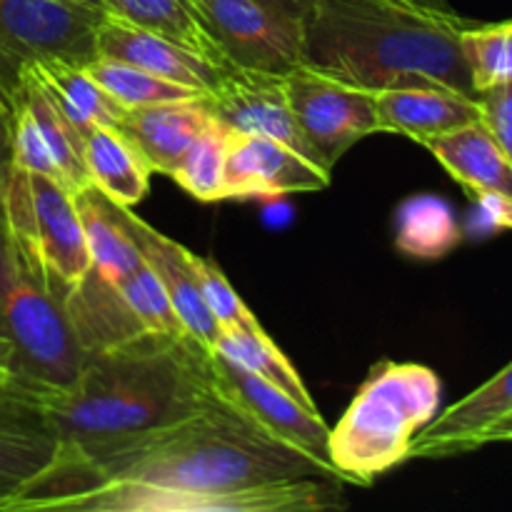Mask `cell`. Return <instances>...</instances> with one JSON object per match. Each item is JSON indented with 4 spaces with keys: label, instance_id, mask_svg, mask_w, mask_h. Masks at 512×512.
Returning a JSON list of instances; mask_svg holds the SVG:
<instances>
[{
    "label": "cell",
    "instance_id": "27",
    "mask_svg": "<svg viewBox=\"0 0 512 512\" xmlns=\"http://www.w3.org/2000/svg\"><path fill=\"white\" fill-rule=\"evenodd\" d=\"M215 350H220L225 358L235 360L243 368L258 373L268 383L278 385L290 398L298 400L303 408L318 410L308 385L303 383L295 365L285 358L283 350L275 345V340L265 330H255V333L253 330H220Z\"/></svg>",
    "mask_w": 512,
    "mask_h": 512
},
{
    "label": "cell",
    "instance_id": "32",
    "mask_svg": "<svg viewBox=\"0 0 512 512\" xmlns=\"http://www.w3.org/2000/svg\"><path fill=\"white\" fill-rule=\"evenodd\" d=\"M195 273H198L200 288H203L205 303H208L210 313L218 320L220 330H265L260 320L250 313L248 305L243 303L228 278L223 275L220 265L213 258H200L193 253Z\"/></svg>",
    "mask_w": 512,
    "mask_h": 512
},
{
    "label": "cell",
    "instance_id": "37",
    "mask_svg": "<svg viewBox=\"0 0 512 512\" xmlns=\"http://www.w3.org/2000/svg\"><path fill=\"white\" fill-rule=\"evenodd\" d=\"M512 440V413L508 418L498 420L495 425H490L483 435H480V448L490 443H510Z\"/></svg>",
    "mask_w": 512,
    "mask_h": 512
},
{
    "label": "cell",
    "instance_id": "22",
    "mask_svg": "<svg viewBox=\"0 0 512 512\" xmlns=\"http://www.w3.org/2000/svg\"><path fill=\"white\" fill-rule=\"evenodd\" d=\"M13 100H20L30 110L35 123H38L40 133H43L45 143H48L50 155H53L55 165H58L60 180H63L65 188L75 193V190L90 185L88 168H85L83 135L70 123L68 115L58 105V100L50 95V90L45 88V83L35 75L33 68L23 70L10 103Z\"/></svg>",
    "mask_w": 512,
    "mask_h": 512
},
{
    "label": "cell",
    "instance_id": "36",
    "mask_svg": "<svg viewBox=\"0 0 512 512\" xmlns=\"http://www.w3.org/2000/svg\"><path fill=\"white\" fill-rule=\"evenodd\" d=\"M258 3L265 5V8L275 10V13L288 15V18L305 20V15L310 13L315 0H258Z\"/></svg>",
    "mask_w": 512,
    "mask_h": 512
},
{
    "label": "cell",
    "instance_id": "39",
    "mask_svg": "<svg viewBox=\"0 0 512 512\" xmlns=\"http://www.w3.org/2000/svg\"><path fill=\"white\" fill-rule=\"evenodd\" d=\"M405 3L423 5V8H433V10H453L448 5V0H405Z\"/></svg>",
    "mask_w": 512,
    "mask_h": 512
},
{
    "label": "cell",
    "instance_id": "38",
    "mask_svg": "<svg viewBox=\"0 0 512 512\" xmlns=\"http://www.w3.org/2000/svg\"><path fill=\"white\" fill-rule=\"evenodd\" d=\"M13 383V368H10V350L8 345L0 340V388Z\"/></svg>",
    "mask_w": 512,
    "mask_h": 512
},
{
    "label": "cell",
    "instance_id": "14",
    "mask_svg": "<svg viewBox=\"0 0 512 512\" xmlns=\"http://www.w3.org/2000/svg\"><path fill=\"white\" fill-rule=\"evenodd\" d=\"M58 455V438L35 390L13 380L0 388V505L28 488Z\"/></svg>",
    "mask_w": 512,
    "mask_h": 512
},
{
    "label": "cell",
    "instance_id": "19",
    "mask_svg": "<svg viewBox=\"0 0 512 512\" xmlns=\"http://www.w3.org/2000/svg\"><path fill=\"white\" fill-rule=\"evenodd\" d=\"M213 120L205 95L190 100L145 105L125 110L118 128L133 140L140 153L153 165V173L173 175L183 155Z\"/></svg>",
    "mask_w": 512,
    "mask_h": 512
},
{
    "label": "cell",
    "instance_id": "13",
    "mask_svg": "<svg viewBox=\"0 0 512 512\" xmlns=\"http://www.w3.org/2000/svg\"><path fill=\"white\" fill-rule=\"evenodd\" d=\"M123 225L125 233L130 235V240L138 245L145 263L153 268V273L158 275L160 283H163L165 293H168L170 303H173L175 315L180 318L185 335H188L193 343H198L200 348L215 350L220 338V325L218 320L213 318V313H210L208 303H205L203 288H200L198 273H195L193 265V253H190L188 248H183L180 243H175V240H170L168 235L150 228L145 220H140L138 215L130 208H125V205Z\"/></svg>",
    "mask_w": 512,
    "mask_h": 512
},
{
    "label": "cell",
    "instance_id": "31",
    "mask_svg": "<svg viewBox=\"0 0 512 512\" xmlns=\"http://www.w3.org/2000/svg\"><path fill=\"white\" fill-rule=\"evenodd\" d=\"M115 283L120 285L125 300H128L130 308L135 310V315L143 320L150 333L168 335V338H188L163 283L145 260H140L128 275H123Z\"/></svg>",
    "mask_w": 512,
    "mask_h": 512
},
{
    "label": "cell",
    "instance_id": "16",
    "mask_svg": "<svg viewBox=\"0 0 512 512\" xmlns=\"http://www.w3.org/2000/svg\"><path fill=\"white\" fill-rule=\"evenodd\" d=\"M512 413V363L448 410L435 415L410 443L408 460L475 453L480 435Z\"/></svg>",
    "mask_w": 512,
    "mask_h": 512
},
{
    "label": "cell",
    "instance_id": "8",
    "mask_svg": "<svg viewBox=\"0 0 512 512\" xmlns=\"http://www.w3.org/2000/svg\"><path fill=\"white\" fill-rule=\"evenodd\" d=\"M283 83L305 143L330 173L358 140L380 133L373 90L350 85L303 63L285 73Z\"/></svg>",
    "mask_w": 512,
    "mask_h": 512
},
{
    "label": "cell",
    "instance_id": "23",
    "mask_svg": "<svg viewBox=\"0 0 512 512\" xmlns=\"http://www.w3.org/2000/svg\"><path fill=\"white\" fill-rule=\"evenodd\" d=\"M73 195L88 243L90 265L108 278L120 280L143 260L138 245L125 233L123 205L110 200L93 183L75 190Z\"/></svg>",
    "mask_w": 512,
    "mask_h": 512
},
{
    "label": "cell",
    "instance_id": "28",
    "mask_svg": "<svg viewBox=\"0 0 512 512\" xmlns=\"http://www.w3.org/2000/svg\"><path fill=\"white\" fill-rule=\"evenodd\" d=\"M85 70L125 110L145 108V105L155 103H170V100H190L205 95L203 90L170 83V80L158 78V75L118 58H103V55H98L93 63L85 65Z\"/></svg>",
    "mask_w": 512,
    "mask_h": 512
},
{
    "label": "cell",
    "instance_id": "4",
    "mask_svg": "<svg viewBox=\"0 0 512 512\" xmlns=\"http://www.w3.org/2000/svg\"><path fill=\"white\" fill-rule=\"evenodd\" d=\"M68 288L15 233L0 205V340L10 350L13 380L35 393L68 388L85 363L65 308Z\"/></svg>",
    "mask_w": 512,
    "mask_h": 512
},
{
    "label": "cell",
    "instance_id": "3",
    "mask_svg": "<svg viewBox=\"0 0 512 512\" xmlns=\"http://www.w3.org/2000/svg\"><path fill=\"white\" fill-rule=\"evenodd\" d=\"M468 20L405 0H315L303 65L365 90L443 85L475 95L460 35Z\"/></svg>",
    "mask_w": 512,
    "mask_h": 512
},
{
    "label": "cell",
    "instance_id": "7",
    "mask_svg": "<svg viewBox=\"0 0 512 512\" xmlns=\"http://www.w3.org/2000/svg\"><path fill=\"white\" fill-rule=\"evenodd\" d=\"M0 205L15 233L65 285H73L90 268L75 195L60 180L10 165Z\"/></svg>",
    "mask_w": 512,
    "mask_h": 512
},
{
    "label": "cell",
    "instance_id": "15",
    "mask_svg": "<svg viewBox=\"0 0 512 512\" xmlns=\"http://www.w3.org/2000/svg\"><path fill=\"white\" fill-rule=\"evenodd\" d=\"M95 50L103 58L125 60V63L158 75V78L185 85V88L203 90V93H208L225 73V65L175 43L165 35L120 23L108 15L95 35Z\"/></svg>",
    "mask_w": 512,
    "mask_h": 512
},
{
    "label": "cell",
    "instance_id": "6",
    "mask_svg": "<svg viewBox=\"0 0 512 512\" xmlns=\"http://www.w3.org/2000/svg\"><path fill=\"white\" fill-rule=\"evenodd\" d=\"M105 13L78 0H0V95L8 103L28 65H88Z\"/></svg>",
    "mask_w": 512,
    "mask_h": 512
},
{
    "label": "cell",
    "instance_id": "11",
    "mask_svg": "<svg viewBox=\"0 0 512 512\" xmlns=\"http://www.w3.org/2000/svg\"><path fill=\"white\" fill-rule=\"evenodd\" d=\"M205 103H208L210 115L233 133L280 140L318 163L288 103L283 75L225 68L218 83L205 93Z\"/></svg>",
    "mask_w": 512,
    "mask_h": 512
},
{
    "label": "cell",
    "instance_id": "33",
    "mask_svg": "<svg viewBox=\"0 0 512 512\" xmlns=\"http://www.w3.org/2000/svg\"><path fill=\"white\" fill-rule=\"evenodd\" d=\"M480 110H483V123L498 140L503 153L512 163V80L498 88H490L485 93H478Z\"/></svg>",
    "mask_w": 512,
    "mask_h": 512
},
{
    "label": "cell",
    "instance_id": "30",
    "mask_svg": "<svg viewBox=\"0 0 512 512\" xmlns=\"http://www.w3.org/2000/svg\"><path fill=\"white\" fill-rule=\"evenodd\" d=\"M475 95L512 80V20L493 25H468L460 35Z\"/></svg>",
    "mask_w": 512,
    "mask_h": 512
},
{
    "label": "cell",
    "instance_id": "1",
    "mask_svg": "<svg viewBox=\"0 0 512 512\" xmlns=\"http://www.w3.org/2000/svg\"><path fill=\"white\" fill-rule=\"evenodd\" d=\"M340 480L223 400L75 463H50L0 512H315Z\"/></svg>",
    "mask_w": 512,
    "mask_h": 512
},
{
    "label": "cell",
    "instance_id": "40",
    "mask_svg": "<svg viewBox=\"0 0 512 512\" xmlns=\"http://www.w3.org/2000/svg\"><path fill=\"white\" fill-rule=\"evenodd\" d=\"M78 3L93 5V8H100V10H103V0H78Z\"/></svg>",
    "mask_w": 512,
    "mask_h": 512
},
{
    "label": "cell",
    "instance_id": "35",
    "mask_svg": "<svg viewBox=\"0 0 512 512\" xmlns=\"http://www.w3.org/2000/svg\"><path fill=\"white\" fill-rule=\"evenodd\" d=\"M10 170V108L0 95V188Z\"/></svg>",
    "mask_w": 512,
    "mask_h": 512
},
{
    "label": "cell",
    "instance_id": "21",
    "mask_svg": "<svg viewBox=\"0 0 512 512\" xmlns=\"http://www.w3.org/2000/svg\"><path fill=\"white\" fill-rule=\"evenodd\" d=\"M85 168L90 183L125 208L145 198L153 175L148 158L115 125H95L85 135Z\"/></svg>",
    "mask_w": 512,
    "mask_h": 512
},
{
    "label": "cell",
    "instance_id": "17",
    "mask_svg": "<svg viewBox=\"0 0 512 512\" xmlns=\"http://www.w3.org/2000/svg\"><path fill=\"white\" fill-rule=\"evenodd\" d=\"M65 308L85 355L108 353L120 345L153 335L130 308L120 285L93 265L68 288Z\"/></svg>",
    "mask_w": 512,
    "mask_h": 512
},
{
    "label": "cell",
    "instance_id": "5",
    "mask_svg": "<svg viewBox=\"0 0 512 512\" xmlns=\"http://www.w3.org/2000/svg\"><path fill=\"white\" fill-rule=\"evenodd\" d=\"M438 373L420 363L373 365L348 410L330 428L328 453L345 483L373 485L375 478L408 460L415 435L440 410Z\"/></svg>",
    "mask_w": 512,
    "mask_h": 512
},
{
    "label": "cell",
    "instance_id": "34",
    "mask_svg": "<svg viewBox=\"0 0 512 512\" xmlns=\"http://www.w3.org/2000/svg\"><path fill=\"white\" fill-rule=\"evenodd\" d=\"M480 218L488 228L512 230V198L508 195H475Z\"/></svg>",
    "mask_w": 512,
    "mask_h": 512
},
{
    "label": "cell",
    "instance_id": "24",
    "mask_svg": "<svg viewBox=\"0 0 512 512\" xmlns=\"http://www.w3.org/2000/svg\"><path fill=\"white\" fill-rule=\"evenodd\" d=\"M35 70L45 88L50 90L63 113L68 115L70 123L78 128V133L85 135L95 128V125H115L123 120L125 108H120L108 93L98 85V80L83 68V65L60 63V60H50V63H35L28 65Z\"/></svg>",
    "mask_w": 512,
    "mask_h": 512
},
{
    "label": "cell",
    "instance_id": "9",
    "mask_svg": "<svg viewBox=\"0 0 512 512\" xmlns=\"http://www.w3.org/2000/svg\"><path fill=\"white\" fill-rule=\"evenodd\" d=\"M208 378L215 398L223 400L228 408L243 415L253 428L268 438L308 455L335 475L328 453L330 428L318 410H308L290 398L278 385L268 383L253 370L243 368L235 360L225 358L220 350H213L208 358ZM338 478V475H335ZM340 480V478H338Z\"/></svg>",
    "mask_w": 512,
    "mask_h": 512
},
{
    "label": "cell",
    "instance_id": "25",
    "mask_svg": "<svg viewBox=\"0 0 512 512\" xmlns=\"http://www.w3.org/2000/svg\"><path fill=\"white\" fill-rule=\"evenodd\" d=\"M103 13L120 23L165 35L215 63L225 65L213 40L200 28L190 0H103ZM230 68V65H225Z\"/></svg>",
    "mask_w": 512,
    "mask_h": 512
},
{
    "label": "cell",
    "instance_id": "12",
    "mask_svg": "<svg viewBox=\"0 0 512 512\" xmlns=\"http://www.w3.org/2000/svg\"><path fill=\"white\" fill-rule=\"evenodd\" d=\"M328 185L330 170L290 145L230 130L225 150V200L315 193Z\"/></svg>",
    "mask_w": 512,
    "mask_h": 512
},
{
    "label": "cell",
    "instance_id": "2",
    "mask_svg": "<svg viewBox=\"0 0 512 512\" xmlns=\"http://www.w3.org/2000/svg\"><path fill=\"white\" fill-rule=\"evenodd\" d=\"M213 350L190 338L145 335L108 353L85 355L63 390L35 393L58 438L53 463H75L198 413L215 398Z\"/></svg>",
    "mask_w": 512,
    "mask_h": 512
},
{
    "label": "cell",
    "instance_id": "18",
    "mask_svg": "<svg viewBox=\"0 0 512 512\" xmlns=\"http://www.w3.org/2000/svg\"><path fill=\"white\" fill-rule=\"evenodd\" d=\"M375 108L380 133H398L418 143L483 120L478 95H465L443 85L378 90Z\"/></svg>",
    "mask_w": 512,
    "mask_h": 512
},
{
    "label": "cell",
    "instance_id": "20",
    "mask_svg": "<svg viewBox=\"0 0 512 512\" xmlns=\"http://www.w3.org/2000/svg\"><path fill=\"white\" fill-rule=\"evenodd\" d=\"M423 145L470 195L512 198V163L483 120L425 140Z\"/></svg>",
    "mask_w": 512,
    "mask_h": 512
},
{
    "label": "cell",
    "instance_id": "29",
    "mask_svg": "<svg viewBox=\"0 0 512 512\" xmlns=\"http://www.w3.org/2000/svg\"><path fill=\"white\" fill-rule=\"evenodd\" d=\"M230 130L218 120H210L203 133L193 140L188 153L170 178L200 203L225 200V150Z\"/></svg>",
    "mask_w": 512,
    "mask_h": 512
},
{
    "label": "cell",
    "instance_id": "26",
    "mask_svg": "<svg viewBox=\"0 0 512 512\" xmlns=\"http://www.w3.org/2000/svg\"><path fill=\"white\" fill-rule=\"evenodd\" d=\"M460 238V225L445 200L418 195L400 205L395 245L405 255L423 260L443 258L460 243Z\"/></svg>",
    "mask_w": 512,
    "mask_h": 512
},
{
    "label": "cell",
    "instance_id": "10",
    "mask_svg": "<svg viewBox=\"0 0 512 512\" xmlns=\"http://www.w3.org/2000/svg\"><path fill=\"white\" fill-rule=\"evenodd\" d=\"M225 65L285 75L303 63V20L258 0H190Z\"/></svg>",
    "mask_w": 512,
    "mask_h": 512
}]
</instances>
